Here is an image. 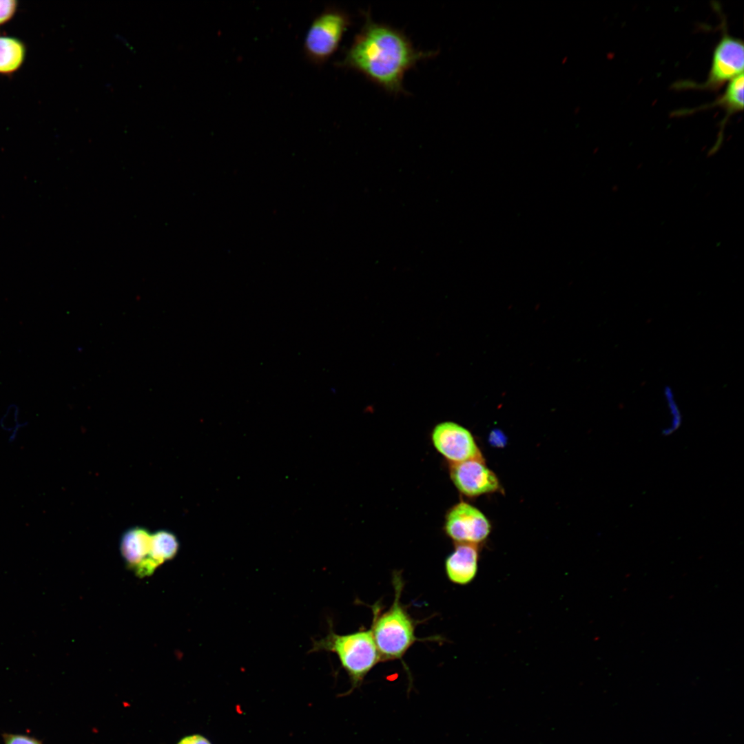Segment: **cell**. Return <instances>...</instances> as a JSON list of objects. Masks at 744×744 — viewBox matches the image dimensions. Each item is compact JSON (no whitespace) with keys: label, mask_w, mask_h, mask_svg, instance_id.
<instances>
[{"label":"cell","mask_w":744,"mask_h":744,"mask_svg":"<svg viewBox=\"0 0 744 744\" xmlns=\"http://www.w3.org/2000/svg\"><path fill=\"white\" fill-rule=\"evenodd\" d=\"M152 535L147 528L133 527L123 533L121 552L128 568L139 577L149 576L157 568L152 557Z\"/></svg>","instance_id":"cell-9"},{"label":"cell","mask_w":744,"mask_h":744,"mask_svg":"<svg viewBox=\"0 0 744 744\" xmlns=\"http://www.w3.org/2000/svg\"><path fill=\"white\" fill-rule=\"evenodd\" d=\"M444 529L455 544L479 546L489 536L491 524L478 508L461 502L447 511Z\"/></svg>","instance_id":"cell-5"},{"label":"cell","mask_w":744,"mask_h":744,"mask_svg":"<svg viewBox=\"0 0 744 744\" xmlns=\"http://www.w3.org/2000/svg\"><path fill=\"white\" fill-rule=\"evenodd\" d=\"M478 545L455 544V548L445 559L444 567L448 580L457 585H467L476 577L478 570Z\"/></svg>","instance_id":"cell-10"},{"label":"cell","mask_w":744,"mask_h":744,"mask_svg":"<svg viewBox=\"0 0 744 744\" xmlns=\"http://www.w3.org/2000/svg\"><path fill=\"white\" fill-rule=\"evenodd\" d=\"M490 442L492 444L495 445L496 446H501L505 444L506 438L501 432L494 431L490 435Z\"/></svg>","instance_id":"cell-18"},{"label":"cell","mask_w":744,"mask_h":744,"mask_svg":"<svg viewBox=\"0 0 744 744\" xmlns=\"http://www.w3.org/2000/svg\"><path fill=\"white\" fill-rule=\"evenodd\" d=\"M449 474L457 490L468 497L501 490L497 475L486 466L484 458L450 463Z\"/></svg>","instance_id":"cell-7"},{"label":"cell","mask_w":744,"mask_h":744,"mask_svg":"<svg viewBox=\"0 0 744 744\" xmlns=\"http://www.w3.org/2000/svg\"><path fill=\"white\" fill-rule=\"evenodd\" d=\"M743 73L731 80L717 104L725 108L728 115L743 110Z\"/></svg>","instance_id":"cell-13"},{"label":"cell","mask_w":744,"mask_h":744,"mask_svg":"<svg viewBox=\"0 0 744 744\" xmlns=\"http://www.w3.org/2000/svg\"><path fill=\"white\" fill-rule=\"evenodd\" d=\"M327 636L313 639L309 652L327 651L335 653L347 673L351 688L349 694L362 683L366 674L380 661L371 630H361L347 634H338L329 622Z\"/></svg>","instance_id":"cell-3"},{"label":"cell","mask_w":744,"mask_h":744,"mask_svg":"<svg viewBox=\"0 0 744 744\" xmlns=\"http://www.w3.org/2000/svg\"><path fill=\"white\" fill-rule=\"evenodd\" d=\"M351 25V17L345 11L327 7L314 18L306 32L303 42L305 59L316 66L323 65L338 50Z\"/></svg>","instance_id":"cell-4"},{"label":"cell","mask_w":744,"mask_h":744,"mask_svg":"<svg viewBox=\"0 0 744 744\" xmlns=\"http://www.w3.org/2000/svg\"><path fill=\"white\" fill-rule=\"evenodd\" d=\"M4 744H43L39 739L26 734L3 733Z\"/></svg>","instance_id":"cell-16"},{"label":"cell","mask_w":744,"mask_h":744,"mask_svg":"<svg viewBox=\"0 0 744 744\" xmlns=\"http://www.w3.org/2000/svg\"><path fill=\"white\" fill-rule=\"evenodd\" d=\"M26 56V47L19 39L0 35V74L11 75L18 71Z\"/></svg>","instance_id":"cell-11"},{"label":"cell","mask_w":744,"mask_h":744,"mask_svg":"<svg viewBox=\"0 0 744 744\" xmlns=\"http://www.w3.org/2000/svg\"><path fill=\"white\" fill-rule=\"evenodd\" d=\"M17 8V1L0 0V25L10 21L15 15Z\"/></svg>","instance_id":"cell-15"},{"label":"cell","mask_w":744,"mask_h":744,"mask_svg":"<svg viewBox=\"0 0 744 744\" xmlns=\"http://www.w3.org/2000/svg\"><path fill=\"white\" fill-rule=\"evenodd\" d=\"M362 14L361 30L335 65L362 74L389 94H406L403 85L406 72L438 51L418 50L402 31L374 21L369 10Z\"/></svg>","instance_id":"cell-1"},{"label":"cell","mask_w":744,"mask_h":744,"mask_svg":"<svg viewBox=\"0 0 744 744\" xmlns=\"http://www.w3.org/2000/svg\"><path fill=\"white\" fill-rule=\"evenodd\" d=\"M744 47L741 40L725 34L716 46L706 81L701 87L716 89L743 73Z\"/></svg>","instance_id":"cell-8"},{"label":"cell","mask_w":744,"mask_h":744,"mask_svg":"<svg viewBox=\"0 0 744 744\" xmlns=\"http://www.w3.org/2000/svg\"><path fill=\"white\" fill-rule=\"evenodd\" d=\"M392 583L395 595L391 607L381 612L379 606H373L371 630L383 662L402 660L413 644L421 641L415 634L417 622L400 602L404 584L401 572H393Z\"/></svg>","instance_id":"cell-2"},{"label":"cell","mask_w":744,"mask_h":744,"mask_svg":"<svg viewBox=\"0 0 744 744\" xmlns=\"http://www.w3.org/2000/svg\"><path fill=\"white\" fill-rule=\"evenodd\" d=\"M177 744H211V743L200 734H192L183 737Z\"/></svg>","instance_id":"cell-17"},{"label":"cell","mask_w":744,"mask_h":744,"mask_svg":"<svg viewBox=\"0 0 744 744\" xmlns=\"http://www.w3.org/2000/svg\"><path fill=\"white\" fill-rule=\"evenodd\" d=\"M431 440L435 449L450 463L484 458L471 433L453 422L437 424Z\"/></svg>","instance_id":"cell-6"},{"label":"cell","mask_w":744,"mask_h":744,"mask_svg":"<svg viewBox=\"0 0 744 744\" xmlns=\"http://www.w3.org/2000/svg\"><path fill=\"white\" fill-rule=\"evenodd\" d=\"M179 548V542L174 534L167 530H160L152 535V560L156 568L174 558Z\"/></svg>","instance_id":"cell-12"},{"label":"cell","mask_w":744,"mask_h":744,"mask_svg":"<svg viewBox=\"0 0 744 744\" xmlns=\"http://www.w3.org/2000/svg\"><path fill=\"white\" fill-rule=\"evenodd\" d=\"M663 393L668 408L670 420L668 425L663 428V433L668 435L679 429L681 425L682 416L671 388L666 386Z\"/></svg>","instance_id":"cell-14"}]
</instances>
